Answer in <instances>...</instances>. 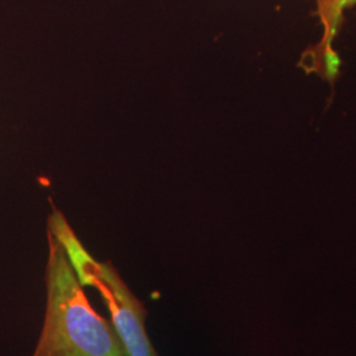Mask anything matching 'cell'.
<instances>
[{"instance_id": "obj_1", "label": "cell", "mask_w": 356, "mask_h": 356, "mask_svg": "<svg viewBox=\"0 0 356 356\" xmlns=\"http://www.w3.org/2000/svg\"><path fill=\"white\" fill-rule=\"evenodd\" d=\"M47 305L31 356H127L113 323L90 304L61 244L47 231Z\"/></svg>"}, {"instance_id": "obj_4", "label": "cell", "mask_w": 356, "mask_h": 356, "mask_svg": "<svg viewBox=\"0 0 356 356\" xmlns=\"http://www.w3.org/2000/svg\"><path fill=\"white\" fill-rule=\"evenodd\" d=\"M354 6H356V0H338V8L342 13L346 8H351Z\"/></svg>"}, {"instance_id": "obj_2", "label": "cell", "mask_w": 356, "mask_h": 356, "mask_svg": "<svg viewBox=\"0 0 356 356\" xmlns=\"http://www.w3.org/2000/svg\"><path fill=\"white\" fill-rule=\"evenodd\" d=\"M48 232L61 244L82 286H92L102 296L111 323L127 356H159L145 329L147 310L129 291L111 261H98L78 239L64 214L51 207Z\"/></svg>"}, {"instance_id": "obj_3", "label": "cell", "mask_w": 356, "mask_h": 356, "mask_svg": "<svg viewBox=\"0 0 356 356\" xmlns=\"http://www.w3.org/2000/svg\"><path fill=\"white\" fill-rule=\"evenodd\" d=\"M317 15L323 26V36L313 49L310 69L322 76L330 78L337 74L339 61L332 49V41L341 28L343 13L338 8V0H317Z\"/></svg>"}]
</instances>
